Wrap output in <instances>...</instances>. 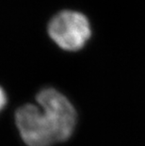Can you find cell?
<instances>
[{
    "instance_id": "6da1fadb",
    "label": "cell",
    "mask_w": 145,
    "mask_h": 146,
    "mask_svg": "<svg viewBox=\"0 0 145 146\" xmlns=\"http://www.w3.org/2000/svg\"><path fill=\"white\" fill-rule=\"evenodd\" d=\"M36 101L52 125L57 142L66 141L76 125L77 115L73 106L66 96L53 88L41 90Z\"/></svg>"
},
{
    "instance_id": "7a4b0ae2",
    "label": "cell",
    "mask_w": 145,
    "mask_h": 146,
    "mask_svg": "<svg viewBox=\"0 0 145 146\" xmlns=\"http://www.w3.org/2000/svg\"><path fill=\"white\" fill-rule=\"evenodd\" d=\"M48 33L60 48L68 51L81 49L91 34L85 15L73 11H63L55 15L49 23Z\"/></svg>"
},
{
    "instance_id": "3957f363",
    "label": "cell",
    "mask_w": 145,
    "mask_h": 146,
    "mask_svg": "<svg viewBox=\"0 0 145 146\" xmlns=\"http://www.w3.org/2000/svg\"><path fill=\"white\" fill-rule=\"evenodd\" d=\"M15 123L27 146H51L56 136L46 115L39 106L26 104L15 112Z\"/></svg>"
},
{
    "instance_id": "277c9868",
    "label": "cell",
    "mask_w": 145,
    "mask_h": 146,
    "mask_svg": "<svg viewBox=\"0 0 145 146\" xmlns=\"http://www.w3.org/2000/svg\"><path fill=\"white\" fill-rule=\"evenodd\" d=\"M6 103H7V96H6L4 90L0 87V111L5 107Z\"/></svg>"
}]
</instances>
